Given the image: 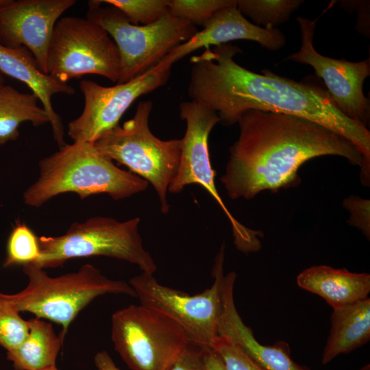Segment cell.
Masks as SVG:
<instances>
[{"instance_id":"obj_26","label":"cell","mask_w":370,"mask_h":370,"mask_svg":"<svg viewBox=\"0 0 370 370\" xmlns=\"http://www.w3.org/2000/svg\"><path fill=\"white\" fill-rule=\"evenodd\" d=\"M29 322L8 300L0 295V346L10 351L19 346L29 333Z\"/></svg>"},{"instance_id":"obj_20","label":"cell","mask_w":370,"mask_h":370,"mask_svg":"<svg viewBox=\"0 0 370 370\" xmlns=\"http://www.w3.org/2000/svg\"><path fill=\"white\" fill-rule=\"evenodd\" d=\"M29 333L24 341L7 351V359L14 370H50L56 369V360L63 341L52 324L37 317L28 320Z\"/></svg>"},{"instance_id":"obj_19","label":"cell","mask_w":370,"mask_h":370,"mask_svg":"<svg viewBox=\"0 0 370 370\" xmlns=\"http://www.w3.org/2000/svg\"><path fill=\"white\" fill-rule=\"evenodd\" d=\"M331 329L323 349L325 365L340 354H348L370 339V299L333 309Z\"/></svg>"},{"instance_id":"obj_2","label":"cell","mask_w":370,"mask_h":370,"mask_svg":"<svg viewBox=\"0 0 370 370\" xmlns=\"http://www.w3.org/2000/svg\"><path fill=\"white\" fill-rule=\"evenodd\" d=\"M237 123L239 136L221 177L231 199H250L262 191L295 186L300 166L317 157L337 156L360 172L364 169L362 154L349 140L308 119L249 110Z\"/></svg>"},{"instance_id":"obj_6","label":"cell","mask_w":370,"mask_h":370,"mask_svg":"<svg viewBox=\"0 0 370 370\" xmlns=\"http://www.w3.org/2000/svg\"><path fill=\"white\" fill-rule=\"evenodd\" d=\"M140 221L138 217L119 221L96 216L74 222L62 235L38 237L40 257L36 264L54 268L71 258L106 256L136 264L142 272L153 274L157 266L144 247L138 232Z\"/></svg>"},{"instance_id":"obj_22","label":"cell","mask_w":370,"mask_h":370,"mask_svg":"<svg viewBox=\"0 0 370 370\" xmlns=\"http://www.w3.org/2000/svg\"><path fill=\"white\" fill-rule=\"evenodd\" d=\"M304 2L303 0H236L241 13L264 28H276L285 23Z\"/></svg>"},{"instance_id":"obj_5","label":"cell","mask_w":370,"mask_h":370,"mask_svg":"<svg viewBox=\"0 0 370 370\" xmlns=\"http://www.w3.org/2000/svg\"><path fill=\"white\" fill-rule=\"evenodd\" d=\"M153 108L150 100L138 103L134 116L104 134L94 143L105 157L125 165L150 183L160 202L161 212L169 211L166 195L181 159V139L163 140L149 126Z\"/></svg>"},{"instance_id":"obj_17","label":"cell","mask_w":370,"mask_h":370,"mask_svg":"<svg viewBox=\"0 0 370 370\" xmlns=\"http://www.w3.org/2000/svg\"><path fill=\"white\" fill-rule=\"evenodd\" d=\"M0 72L24 83L37 96L49 116L59 148L64 145V127L53 109L52 97L56 94L73 95L75 88L42 72L32 53L24 47H10L0 42Z\"/></svg>"},{"instance_id":"obj_29","label":"cell","mask_w":370,"mask_h":370,"mask_svg":"<svg viewBox=\"0 0 370 370\" xmlns=\"http://www.w3.org/2000/svg\"><path fill=\"white\" fill-rule=\"evenodd\" d=\"M168 370H205L202 347L190 343Z\"/></svg>"},{"instance_id":"obj_33","label":"cell","mask_w":370,"mask_h":370,"mask_svg":"<svg viewBox=\"0 0 370 370\" xmlns=\"http://www.w3.org/2000/svg\"><path fill=\"white\" fill-rule=\"evenodd\" d=\"M4 84L3 75L0 72V84Z\"/></svg>"},{"instance_id":"obj_4","label":"cell","mask_w":370,"mask_h":370,"mask_svg":"<svg viewBox=\"0 0 370 370\" xmlns=\"http://www.w3.org/2000/svg\"><path fill=\"white\" fill-rule=\"evenodd\" d=\"M23 267L28 280L25 288L14 294L0 292V295L20 312H30L60 325L59 336L62 341L73 320L95 298L107 294L136 297L129 283L110 279L90 264L56 277L49 276L36 264Z\"/></svg>"},{"instance_id":"obj_21","label":"cell","mask_w":370,"mask_h":370,"mask_svg":"<svg viewBox=\"0 0 370 370\" xmlns=\"http://www.w3.org/2000/svg\"><path fill=\"white\" fill-rule=\"evenodd\" d=\"M38 101L32 92H21L11 86L0 84V145L16 140L19 126L24 122L35 127L50 123Z\"/></svg>"},{"instance_id":"obj_25","label":"cell","mask_w":370,"mask_h":370,"mask_svg":"<svg viewBox=\"0 0 370 370\" xmlns=\"http://www.w3.org/2000/svg\"><path fill=\"white\" fill-rule=\"evenodd\" d=\"M234 2L235 0H169V12L195 27H204L217 12Z\"/></svg>"},{"instance_id":"obj_30","label":"cell","mask_w":370,"mask_h":370,"mask_svg":"<svg viewBox=\"0 0 370 370\" xmlns=\"http://www.w3.org/2000/svg\"><path fill=\"white\" fill-rule=\"evenodd\" d=\"M202 357L205 370H226L219 354L210 347H202Z\"/></svg>"},{"instance_id":"obj_8","label":"cell","mask_w":370,"mask_h":370,"mask_svg":"<svg viewBox=\"0 0 370 370\" xmlns=\"http://www.w3.org/2000/svg\"><path fill=\"white\" fill-rule=\"evenodd\" d=\"M111 338L131 370H168L190 343L175 321L141 304L112 314Z\"/></svg>"},{"instance_id":"obj_1","label":"cell","mask_w":370,"mask_h":370,"mask_svg":"<svg viewBox=\"0 0 370 370\" xmlns=\"http://www.w3.org/2000/svg\"><path fill=\"white\" fill-rule=\"evenodd\" d=\"M242 53L230 43L207 48L192 62L188 94L218 115L225 126L242 114L258 110L308 119L349 140L370 168V132L367 127L345 115L326 90L276 75L269 69L257 73L239 65L234 57Z\"/></svg>"},{"instance_id":"obj_24","label":"cell","mask_w":370,"mask_h":370,"mask_svg":"<svg viewBox=\"0 0 370 370\" xmlns=\"http://www.w3.org/2000/svg\"><path fill=\"white\" fill-rule=\"evenodd\" d=\"M101 2L118 9L134 25H149L169 13V0H105Z\"/></svg>"},{"instance_id":"obj_35","label":"cell","mask_w":370,"mask_h":370,"mask_svg":"<svg viewBox=\"0 0 370 370\" xmlns=\"http://www.w3.org/2000/svg\"><path fill=\"white\" fill-rule=\"evenodd\" d=\"M257 369L258 370H263L262 369H261L259 366L257 365Z\"/></svg>"},{"instance_id":"obj_18","label":"cell","mask_w":370,"mask_h":370,"mask_svg":"<svg viewBox=\"0 0 370 370\" xmlns=\"http://www.w3.org/2000/svg\"><path fill=\"white\" fill-rule=\"evenodd\" d=\"M297 285L323 298L333 309L346 306L368 297L370 275L352 273L346 269L313 266L297 277Z\"/></svg>"},{"instance_id":"obj_34","label":"cell","mask_w":370,"mask_h":370,"mask_svg":"<svg viewBox=\"0 0 370 370\" xmlns=\"http://www.w3.org/2000/svg\"><path fill=\"white\" fill-rule=\"evenodd\" d=\"M7 1V0H0V5L5 3Z\"/></svg>"},{"instance_id":"obj_32","label":"cell","mask_w":370,"mask_h":370,"mask_svg":"<svg viewBox=\"0 0 370 370\" xmlns=\"http://www.w3.org/2000/svg\"><path fill=\"white\" fill-rule=\"evenodd\" d=\"M358 370H370V365L367 364V365L360 367Z\"/></svg>"},{"instance_id":"obj_28","label":"cell","mask_w":370,"mask_h":370,"mask_svg":"<svg viewBox=\"0 0 370 370\" xmlns=\"http://www.w3.org/2000/svg\"><path fill=\"white\" fill-rule=\"evenodd\" d=\"M370 201L357 196H350L344 202L350 214L349 222L359 229L368 239L370 236Z\"/></svg>"},{"instance_id":"obj_12","label":"cell","mask_w":370,"mask_h":370,"mask_svg":"<svg viewBox=\"0 0 370 370\" xmlns=\"http://www.w3.org/2000/svg\"><path fill=\"white\" fill-rule=\"evenodd\" d=\"M171 68L156 65L138 77L112 86L83 79L79 88L84 106L81 114L68 124V135L75 143H94L119 125L123 114L139 97L164 86Z\"/></svg>"},{"instance_id":"obj_7","label":"cell","mask_w":370,"mask_h":370,"mask_svg":"<svg viewBox=\"0 0 370 370\" xmlns=\"http://www.w3.org/2000/svg\"><path fill=\"white\" fill-rule=\"evenodd\" d=\"M88 4L87 18L103 27L118 48L121 71L117 84L145 73L198 32L189 22L170 13L151 24L140 25L131 23L114 7H101L100 1H89Z\"/></svg>"},{"instance_id":"obj_23","label":"cell","mask_w":370,"mask_h":370,"mask_svg":"<svg viewBox=\"0 0 370 370\" xmlns=\"http://www.w3.org/2000/svg\"><path fill=\"white\" fill-rule=\"evenodd\" d=\"M40 257L38 237L25 223L17 222L8 238L3 267L36 264Z\"/></svg>"},{"instance_id":"obj_31","label":"cell","mask_w":370,"mask_h":370,"mask_svg":"<svg viewBox=\"0 0 370 370\" xmlns=\"http://www.w3.org/2000/svg\"><path fill=\"white\" fill-rule=\"evenodd\" d=\"M94 360L98 370H121L105 350L97 352Z\"/></svg>"},{"instance_id":"obj_15","label":"cell","mask_w":370,"mask_h":370,"mask_svg":"<svg viewBox=\"0 0 370 370\" xmlns=\"http://www.w3.org/2000/svg\"><path fill=\"white\" fill-rule=\"evenodd\" d=\"M236 40L254 41L270 51H278L286 44L285 36L278 28H264L248 21L237 8L235 0L231 5L217 12L201 31L172 49L157 65L171 68L174 63L195 50Z\"/></svg>"},{"instance_id":"obj_11","label":"cell","mask_w":370,"mask_h":370,"mask_svg":"<svg viewBox=\"0 0 370 370\" xmlns=\"http://www.w3.org/2000/svg\"><path fill=\"white\" fill-rule=\"evenodd\" d=\"M180 116L186 123L181 139V159L177 173L169 186V192L179 193L190 184L202 186L220 206L232 227L237 249L245 253L258 251L262 232L251 230L239 222L230 212L215 185V172L212 167L208 138L216 124L218 115L204 103L194 100L180 105Z\"/></svg>"},{"instance_id":"obj_9","label":"cell","mask_w":370,"mask_h":370,"mask_svg":"<svg viewBox=\"0 0 370 370\" xmlns=\"http://www.w3.org/2000/svg\"><path fill=\"white\" fill-rule=\"evenodd\" d=\"M120 71L118 48L103 27L87 17L58 21L48 50L47 75L63 83L86 75L117 82Z\"/></svg>"},{"instance_id":"obj_16","label":"cell","mask_w":370,"mask_h":370,"mask_svg":"<svg viewBox=\"0 0 370 370\" xmlns=\"http://www.w3.org/2000/svg\"><path fill=\"white\" fill-rule=\"evenodd\" d=\"M235 272L224 275L221 282V310L218 324L219 337L240 347L263 370H311L300 365L291 357L285 343L278 342L269 346L260 344L250 328L239 315L234 299Z\"/></svg>"},{"instance_id":"obj_27","label":"cell","mask_w":370,"mask_h":370,"mask_svg":"<svg viewBox=\"0 0 370 370\" xmlns=\"http://www.w3.org/2000/svg\"><path fill=\"white\" fill-rule=\"evenodd\" d=\"M210 347L221 357L226 370H258L257 365L240 347L219 336Z\"/></svg>"},{"instance_id":"obj_36","label":"cell","mask_w":370,"mask_h":370,"mask_svg":"<svg viewBox=\"0 0 370 370\" xmlns=\"http://www.w3.org/2000/svg\"><path fill=\"white\" fill-rule=\"evenodd\" d=\"M50 370H58L57 368L56 369H50Z\"/></svg>"},{"instance_id":"obj_14","label":"cell","mask_w":370,"mask_h":370,"mask_svg":"<svg viewBox=\"0 0 370 370\" xmlns=\"http://www.w3.org/2000/svg\"><path fill=\"white\" fill-rule=\"evenodd\" d=\"M75 0H7L0 5V42L24 47L47 74L48 50L55 25Z\"/></svg>"},{"instance_id":"obj_13","label":"cell","mask_w":370,"mask_h":370,"mask_svg":"<svg viewBox=\"0 0 370 370\" xmlns=\"http://www.w3.org/2000/svg\"><path fill=\"white\" fill-rule=\"evenodd\" d=\"M301 33L299 50L288 60L312 66L326 86L335 106L347 116L367 127L370 116L369 99L364 95L363 84L370 75L369 58L361 62L337 60L317 52L313 46L318 18L299 16Z\"/></svg>"},{"instance_id":"obj_3","label":"cell","mask_w":370,"mask_h":370,"mask_svg":"<svg viewBox=\"0 0 370 370\" xmlns=\"http://www.w3.org/2000/svg\"><path fill=\"white\" fill-rule=\"evenodd\" d=\"M39 175L23 193L25 204L38 208L62 193H76L81 199L107 194L121 200L145 191L149 185L140 177L119 168L90 143L65 144L38 162Z\"/></svg>"},{"instance_id":"obj_10","label":"cell","mask_w":370,"mask_h":370,"mask_svg":"<svg viewBox=\"0 0 370 370\" xmlns=\"http://www.w3.org/2000/svg\"><path fill=\"white\" fill-rule=\"evenodd\" d=\"M225 248L223 243L214 259L212 285L199 294L192 295L164 286L153 274L145 272L132 278L129 284L141 305L175 321L185 331L190 343L210 347L219 336Z\"/></svg>"}]
</instances>
